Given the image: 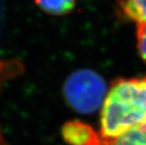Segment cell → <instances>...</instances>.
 <instances>
[{"instance_id": "1", "label": "cell", "mask_w": 146, "mask_h": 145, "mask_svg": "<svg viewBox=\"0 0 146 145\" xmlns=\"http://www.w3.org/2000/svg\"><path fill=\"white\" fill-rule=\"evenodd\" d=\"M146 123V77L119 78L111 83L100 111L103 145H112L130 129Z\"/></svg>"}, {"instance_id": "2", "label": "cell", "mask_w": 146, "mask_h": 145, "mask_svg": "<svg viewBox=\"0 0 146 145\" xmlns=\"http://www.w3.org/2000/svg\"><path fill=\"white\" fill-rule=\"evenodd\" d=\"M108 92L105 79L91 69H78L68 76L63 85L67 105L84 115L101 109Z\"/></svg>"}, {"instance_id": "3", "label": "cell", "mask_w": 146, "mask_h": 145, "mask_svg": "<svg viewBox=\"0 0 146 145\" xmlns=\"http://www.w3.org/2000/svg\"><path fill=\"white\" fill-rule=\"evenodd\" d=\"M61 137L70 145H103L99 132L79 120L65 122L61 128Z\"/></svg>"}, {"instance_id": "4", "label": "cell", "mask_w": 146, "mask_h": 145, "mask_svg": "<svg viewBox=\"0 0 146 145\" xmlns=\"http://www.w3.org/2000/svg\"><path fill=\"white\" fill-rule=\"evenodd\" d=\"M117 6L125 20L137 24L146 22V0H117Z\"/></svg>"}, {"instance_id": "5", "label": "cell", "mask_w": 146, "mask_h": 145, "mask_svg": "<svg viewBox=\"0 0 146 145\" xmlns=\"http://www.w3.org/2000/svg\"><path fill=\"white\" fill-rule=\"evenodd\" d=\"M76 0H35V4L45 13L56 16L69 14L76 7Z\"/></svg>"}, {"instance_id": "6", "label": "cell", "mask_w": 146, "mask_h": 145, "mask_svg": "<svg viewBox=\"0 0 146 145\" xmlns=\"http://www.w3.org/2000/svg\"><path fill=\"white\" fill-rule=\"evenodd\" d=\"M112 145H146V123L130 129Z\"/></svg>"}, {"instance_id": "7", "label": "cell", "mask_w": 146, "mask_h": 145, "mask_svg": "<svg viewBox=\"0 0 146 145\" xmlns=\"http://www.w3.org/2000/svg\"><path fill=\"white\" fill-rule=\"evenodd\" d=\"M137 46L139 56L146 63V22L137 24Z\"/></svg>"}, {"instance_id": "8", "label": "cell", "mask_w": 146, "mask_h": 145, "mask_svg": "<svg viewBox=\"0 0 146 145\" xmlns=\"http://www.w3.org/2000/svg\"><path fill=\"white\" fill-rule=\"evenodd\" d=\"M0 145H7V143H6V141L4 140V138H3V136L1 134V132H0Z\"/></svg>"}]
</instances>
